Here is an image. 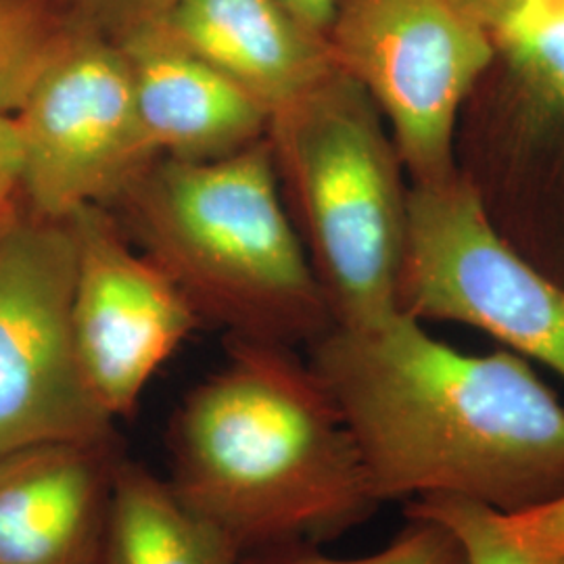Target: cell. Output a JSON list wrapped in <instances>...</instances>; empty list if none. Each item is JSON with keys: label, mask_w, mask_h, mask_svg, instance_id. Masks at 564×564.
Segmentation results:
<instances>
[{"label": "cell", "mask_w": 564, "mask_h": 564, "mask_svg": "<svg viewBox=\"0 0 564 564\" xmlns=\"http://www.w3.org/2000/svg\"><path fill=\"white\" fill-rule=\"evenodd\" d=\"M379 505L463 498L517 514L564 496V405L519 354H463L405 314L307 345Z\"/></svg>", "instance_id": "obj_1"}, {"label": "cell", "mask_w": 564, "mask_h": 564, "mask_svg": "<svg viewBox=\"0 0 564 564\" xmlns=\"http://www.w3.org/2000/svg\"><path fill=\"white\" fill-rule=\"evenodd\" d=\"M167 484L241 552L321 545L377 510L358 447L291 345L226 339L167 426Z\"/></svg>", "instance_id": "obj_2"}, {"label": "cell", "mask_w": 564, "mask_h": 564, "mask_svg": "<svg viewBox=\"0 0 564 564\" xmlns=\"http://www.w3.org/2000/svg\"><path fill=\"white\" fill-rule=\"evenodd\" d=\"M109 209L203 324L291 347L333 326L268 137L218 160L158 158Z\"/></svg>", "instance_id": "obj_3"}, {"label": "cell", "mask_w": 564, "mask_h": 564, "mask_svg": "<svg viewBox=\"0 0 564 564\" xmlns=\"http://www.w3.org/2000/svg\"><path fill=\"white\" fill-rule=\"evenodd\" d=\"M268 141L333 326L364 330L398 316L408 188L375 102L337 69L272 113Z\"/></svg>", "instance_id": "obj_4"}, {"label": "cell", "mask_w": 564, "mask_h": 564, "mask_svg": "<svg viewBox=\"0 0 564 564\" xmlns=\"http://www.w3.org/2000/svg\"><path fill=\"white\" fill-rule=\"evenodd\" d=\"M326 42L379 109L412 181L456 174V116L496 57L491 34L454 0H339Z\"/></svg>", "instance_id": "obj_5"}, {"label": "cell", "mask_w": 564, "mask_h": 564, "mask_svg": "<svg viewBox=\"0 0 564 564\" xmlns=\"http://www.w3.org/2000/svg\"><path fill=\"white\" fill-rule=\"evenodd\" d=\"M398 305L419 323L475 326L564 379V286L506 245L458 174L408 188Z\"/></svg>", "instance_id": "obj_6"}, {"label": "cell", "mask_w": 564, "mask_h": 564, "mask_svg": "<svg viewBox=\"0 0 564 564\" xmlns=\"http://www.w3.org/2000/svg\"><path fill=\"white\" fill-rule=\"evenodd\" d=\"M21 142L20 199L46 220L105 205L160 155L144 134L120 44L80 23L13 116Z\"/></svg>", "instance_id": "obj_7"}, {"label": "cell", "mask_w": 564, "mask_h": 564, "mask_svg": "<svg viewBox=\"0 0 564 564\" xmlns=\"http://www.w3.org/2000/svg\"><path fill=\"white\" fill-rule=\"evenodd\" d=\"M74 235L21 209L0 235V454L118 440L84 381L72 326Z\"/></svg>", "instance_id": "obj_8"}, {"label": "cell", "mask_w": 564, "mask_h": 564, "mask_svg": "<svg viewBox=\"0 0 564 564\" xmlns=\"http://www.w3.org/2000/svg\"><path fill=\"white\" fill-rule=\"evenodd\" d=\"M67 224L76 251L72 326L78 362L90 393L118 423L134 416L151 379L202 318L109 207H84Z\"/></svg>", "instance_id": "obj_9"}, {"label": "cell", "mask_w": 564, "mask_h": 564, "mask_svg": "<svg viewBox=\"0 0 564 564\" xmlns=\"http://www.w3.org/2000/svg\"><path fill=\"white\" fill-rule=\"evenodd\" d=\"M120 437L0 454V564H102Z\"/></svg>", "instance_id": "obj_10"}, {"label": "cell", "mask_w": 564, "mask_h": 564, "mask_svg": "<svg viewBox=\"0 0 564 564\" xmlns=\"http://www.w3.org/2000/svg\"><path fill=\"white\" fill-rule=\"evenodd\" d=\"M144 134L160 158L205 162L268 137L270 111L163 25L118 39Z\"/></svg>", "instance_id": "obj_11"}, {"label": "cell", "mask_w": 564, "mask_h": 564, "mask_svg": "<svg viewBox=\"0 0 564 564\" xmlns=\"http://www.w3.org/2000/svg\"><path fill=\"white\" fill-rule=\"evenodd\" d=\"M162 23L262 102L270 118L339 69L326 39L279 0H176Z\"/></svg>", "instance_id": "obj_12"}, {"label": "cell", "mask_w": 564, "mask_h": 564, "mask_svg": "<svg viewBox=\"0 0 564 564\" xmlns=\"http://www.w3.org/2000/svg\"><path fill=\"white\" fill-rule=\"evenodd\" d=\"M102 564H242L241 552L195 514L147 464L121 456Z\"/></svg>", "instance_id": "obj_13"}, {"label": "cell", "mask_w": 564, "mask_h": 564, "mask_svg": "<svg viewBox=\"0 0 564 564\" xmlns=\"http://www.w3.org/2000/svg\"><path fill=\"white\" fill-rule=\"evenodd\" d=\"M55 0H0V116H15L74 30Z\"/></svg>", "instance_id": "obj_14"}, {"label": "cell", "mask_w": 564, "mask_h": 564, "mask_svg": "<svg viewBox=\"0 0 564 564\" xmlns=\"http://www.w3.org/2000/svg\"><path fill=\"white\" fill-rule=\"evenodd\" d=\"M494 44L564 109V0H519Z\"/></svg>", "instance_id": "obj_15"}, {"label": "cell", "mask_w": 564, "mask_h": 564, "mask_svg": "<svg viewBox=\"0 0 564 564\" xmlns=\"http://www.w3.org/2000/svg\"><path fill=\"white\" fill-rule=\"evenodd\" d=\"M402 531L383 550L360 558H335L321 545L289 544L262 550L242 558V564H468L458 535L429 517H405Z\"/></svg>", "instance_id": "obj_16"}, {"label": "cell", "mask_w": 564, "mask_h": 564, "mask_svg": "<svg viewBox=\"0 0 564 564\" xmlns=\"http://www.w3.org/2000/svg\"><path fill=\"white\" fill-rule=\"evenodd\" d=\"M405 517H429L449 527L463 542L468 564H564V561L540 558L512 544L494 510L463 498H419L403 505Z\"/></svg>", "instance_id": "obj_17"}, {"label": "cell", "mask_w": 564, "mask_h": 564, "mask_svg": "<svg viewBox=\"0 0 564 564\" xmlns=\"http://www.w3.org/2000/svg\"><path fill=\"white\" fill-rule=\"evenodd\" d=\"M84 28L118 41L126 34L165 20L176 0H55Z\"/></svg>", "instance_id": "obj_18"}, {"label": "cell", "mask_w": 564, "mask_h": 564, "mask_svg": "<svg viewBox=\"0 0 564 564\" xmlns=\"http://www.w3.org/2000/svg\"><path fill=\"white\" fill-rule=\"evenodd\" d=\"M506 538L531 556L564 561V496L517 514H498Z\"/></svg>", "instance_id": "obj_19"}, {"label": "cell", "mask_w": 564, "mask_h": 564, "mask_svg": "<svg viewBox=\"0 0 564 564\" xmlns=\"http://www.w3.org/2000/svg\"><path fill=\"white\" fill-rule=\"evenodd\" d=\"M21 142L13 116H0V202L20 199Z\"/></svg>", "instance_id": "obj_20"}, {"label": "cell", "mask_w": 564, "mask_h": 564, "mask_svg": "<svg viewBox=\"0 0 564 564\" xmlns=\"http://www.w3.org/2000/svg\"><path fill=\"white\" fill-rule=\"evenodd\" d=\"M282 7L303 25L326 39L339 0H279Z\"/></svg>", "instance_id": "obj_21"}, {"label": "cell", "mask_w": 564, "mask_h": 564, "mask_svg": "<svg viewBox=\"0 0 564 564\" xmlns=\"http://www.w3.org/2000/svg\"><path fill=\"white\" fill-rule=\"evenodd\" d=\"M468 18L477 21L494 39L519 0H454Z\"/></svg>", "instance_id": "obj_22"}, {"label": "cell", "mask_w": 564, "mask_h": 564, "mask_svg": "<svg viewBox=\"0 0 564 564\" xmlns=\"http://www.w3.org/2000/svg\"><path fill=\"white\" fill-rule=\"evenodd\" d=\"M20 212V199H15V202H0V235L7 230L9 224L18 218Z\"/></svg>", "instance_id": "obj_23"}]
</instances>
